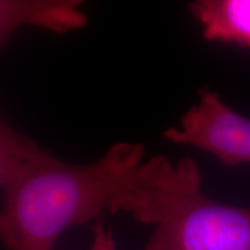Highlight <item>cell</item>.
Masks as SVG:
<instances>
[{
    "label": "cell",
    "instance_id": "cell-5",
    "mask_svg": "<svg viewBox=\"0 0 250 250\" xmlns=\"http://www.w3.org/2000/svg\"><path fill=\"white\" fill-rule=\"evenodd\" d=\"M189 11L206 41L250 49V0H196Z\"/></svg>",
    "mask_w": 250,
    "mask_h": 250
},
{
    "label": "cell",
    "instance_id": "cell-6",
    "mask_svg": "<svg viewBox=\"0 0 250 250\" xmlns=\"http://www.w3.org/2000/svg\"><path fill=\"white\" fill-rule=\"evenodd\" d=\"M92 233L93 240L89 250H118L112 232L110 228L105 226L102 218L94 221Z\"/></svg>",
    "mask_w": 250,
    "mask_h": 250
},
{
    "label": "cell",
    "instance_id": "cell-4",
    "mask_svg": "<svg viewBox=\"0 0 250 250\" xmlns=\"http://www.w3.org/2000/svg\"><path fill=\"white\" fill-rule=\"evenodd\" d=\"M78 0H1L0 44L8 43L21 26H33L62 35L87 26L88 17Z\"/></svg>",
    "mask_w": 250,
    "mask_h": 250
},
{
    "label": "cell",
    "instance_id": "cell-2",
    "mask_svg": "<svg viewBox=\"0 0 250 250\" xmlns=\"http://www.w3.org/2000/svg\"><path fill=\"white\" fill-rule=\"evenodd\" d=\"M153 230L142 250H250V208L224 204L203 191L192 158L158 154L132 171L115 202Z\"/></svg>",
    "mask_w": 250,
    "mask_h": 250
},
{
    "label": "cell",
    "instance_id": "cell-1",
    "mask_svg": "<svg viewBox=\"0 0 250 250\" xmlns=\"http://www.w3.org/2000/svg\"><path fill=\"white\" fill-rule=\"evenodd\" d=\"M142 143L111 145L98 160L56 158L7 122L0 124V240L5 250H56L68 228L112 214L126 180L145 160Z\"/></svg>",
    "mask_w": 250,
    "mask_h": 250
},
{
    "label": "cell",
    "instance_id": "cell-3",
    "mask_svg": "<svg viewBox=\"0 0 250 250\" xmlns=\"http://www.w3.org/2000/svg\"><path fill=\"white\" fill-rule=\"evenodd\" d=\"M162 137L208 153L228 167L250 164V120L208 87L199 90L198 101L184 112L180 124L165 130Z\"/></svg>",
    "mask_w": 250,
    "mask_h": 250
}]
</instances>
